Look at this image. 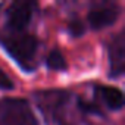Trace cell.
Wrapping results in <instances>:
<instances>
[{
	"instance_id": "obj_5",
	"label": "cell",
	"mask_w": 125,
	"mask_h": 125,
	"mask_svg": "<svg viewBox=\"0 0 125 125\" xmlns=\"http://www.w3.org/2000/svg\"><path fill=\"white\" fill-rule=\"evenodd\" d=\"M96 94L104 102V104L113 110H119L124 106V94L119 88L110 85H97Z\"/></svg>"
},
{
	"instance_id": "obj_6",
	"label": "cell",
	"mask_w": 125,
	"mask_h": 125,
	"mask_svg": "<svg viewBox=\"0 0 125 125\" xmlns=\"http://www.w3.org/2000/svg\"><path fill=\"white\" fill-rule=\"evenodd\" d=\"M47 66L53 71H63V69H66L68 63H66L65 56L59 50H52L50 54L47 56Z\"/></svg>"
},
{
	"instance_id": "obj_4",
	"label": "cell",
	"mask_w": 125,
	"mask_h": 125,
	"mask_svg": "<svg viewBox=\"0 0 125 125\" xmlns=\"http://www.w3.org/2000/svg\"><path fill=\"white\" fill-rule=\"evenodd\" d=\"M109 59H110V75L119 77L124 71V59H125V43L124 35H118L116 40L110 44L109 49Z\"/></svg>"
},
{
	"instance_id": "obj_9",
	"label": "cell",
	"mask_w": 125,
	"mask_h": 125,
	"mask_svg": "<svg viewBox=\"0 0 125 125\" xmlns=\"http://www.w3.org/2000/svg\"><path fill=\"white\" fill-rule=\"evenodd\" d=\"M0 88L2 90H12L13 88V83L9 78V75L0 69Z\"/></svg>"
},
{
	"instance_id": "obj_7",
	"label": "cell",
	"mask_w": 125,
	"mask_h": 125,
	"mask_svg": "<svg viewBox=\"0 0 125 125\" xmlns=\"http://www.w3.org/2000/svg\"><path fill=\"white\" fill-rule=\"evenodd\" d=\"M78 106H80V109H83V110L87 112V113H97V115L102 113V110L99 109V106H96L94 103L85 102V100H80V102H78Z\"/></svg>"
},
{
	"instance_id": "obj_3",
	"label": "cell",
	"mask_w": 125,
	"mask_h": 125,
	"mask_svg": "<svg viewBox=\"0 0 125 125\" xmlns=\"http://www.w3.org/2000/svg\"><path fill=\"white\" fill-rule=\"evenodd\" d=\"M119 16V9L115 6H100L88 12L87 19L93 30H102L112 25Z\"/></svg>"
},
{
	"instance_id": "obj_2",
	"label": "cell",
	"mask_w": 125,
	"mask_h": 125,
	"mask_svg": "<svg viewBox=\"0 0 125 125\" xmlns=\"http://www.w3.org/2000/svg\"><path fill=\"white\" fill-rule=\"evenodd\" d=\"M32 18V5L30 2H15L8 12L9 27L15 31L24 30Z\"/></svg>"
},
{
	"instance_id": "obj_8",
	"label": "cell",
	"mask_w": 125,
	"mask_h": 125,
	"mask_svg": "<svg viewBox=\"0 0 125 125\" xmlns=\"http://www.w3.org/2000/svg\"><path fill=\"white\" fill-rule=\"evenodd\" d=\"M69 32L74 35V37H80L83 32H84V25L81 24V21H71L69 22V27H68Z\"/></svg>"
},
{
	"instance_id": "obj_1",
	"label": "cell",
	"mask_w": 125,
	"mask_h": 125,
	"mask_svg": "<svg viewBox=\"0 0 125 125\" xmlns=\"http://www.w3.org/2000/svg\"><path fill=\"white\" fill-rule=\"evenodd\" d=\"M3 44L9 54L21 65H24L25 62H31L37 52V40L34 35L30 34L10 35L3 40Z\"/></svg>"
}]
</instances>
